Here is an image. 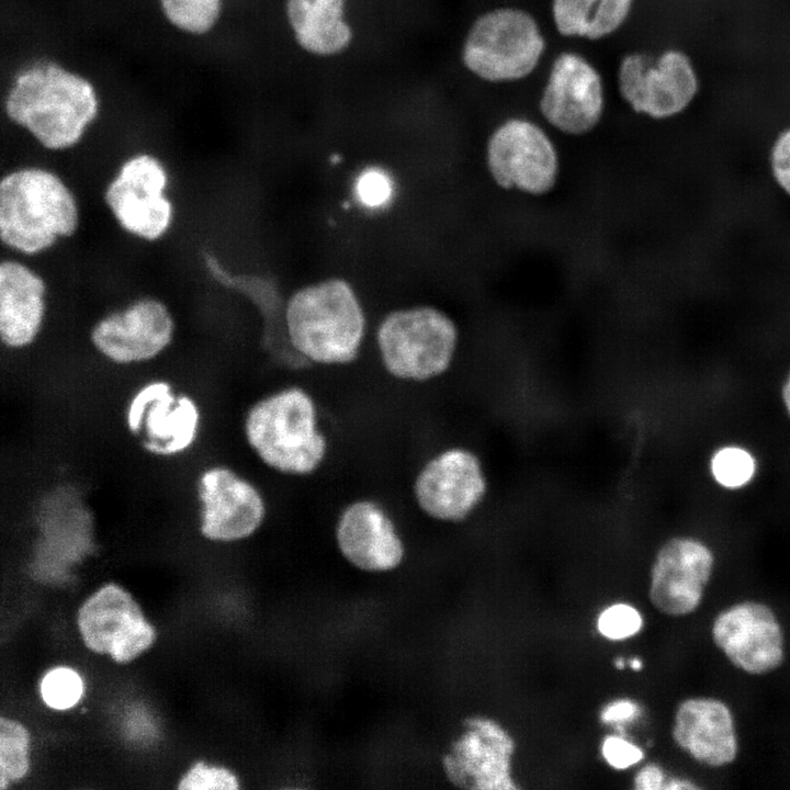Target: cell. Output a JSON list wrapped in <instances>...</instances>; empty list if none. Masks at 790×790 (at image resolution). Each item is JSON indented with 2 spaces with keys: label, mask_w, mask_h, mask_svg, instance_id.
<instances>
[{
  "label": "cell",
  "mask_w": 790,
  "mask_h": 790,
  "mask_svg": "<svg viewBox=\"0 0 790 790\" xmlns=\"http://www.w3.org/2000/svg\"><path fill=\"white\" fill-rule=\"evenodd\" d=\"M78 195L52 167L25 163L8 168L0 179V241L25 259L43 256L81 228Z\"/></svg>",
  "instance_id": "cell-1"
},
{
  "label": "cell",
  "mask_w": 790,
  "mask_h": 790,
  "mask_svg": "<svg viewBox=\"0 0 790 790\" xmlns=\"http://www.w3.org/2000/svg\"><path fill=\"white\" fill-rule=\"evenodd\" d=\"M241 431L256 460L282 476H312L330 453L317 399L300 384L280 386L255 398L244 413Z\"/></svg>",
  "instance_id": "cell-2"
},
{
  "label": "cell",
  "mask_w": 790,
  "mask_h": 790,
  "mask_svg": "<svg viewBox=\"0 0 790 790\" xmlns=\"http://www.w3.org/2000/svg\"><path fill=\"white\" fill-rule=\"evenodd\" d=\"M98 110L92 84L55 64L20 74L5 101L8 117L49 151L76 147Z\"/></svg>",
  "instance_id": "cell-3"
},
{
  "label": "cell",
  "mask_w": 790,
  "mask_h": 790,
  "mask_svg": "<svg viewBox=\"0 0 790 790\" xmlns=\"http://www.w3.org/2000/svg\"><path fill=\"white\" fill-rule=\"evenodd\" d=\"M284 320L289 346L305 362L341 368L360 356L365 317L352 287L343 280H326L294 293Z\"/></svg>",
  "instance_id": "cell-4"
},
{
  "label": "cell",
  "mask_w": 790,
  "mask_h": 790,
  "mask_svg": "<svg viewBox=\"0 0 790 790\" xmlns=\"http://www.w3.org/2000/svg\"><path fill=\"white\" fill-rule=\"evenodd\" d=\"M546 48L537 16L526 8L504 4L473 20L462 43L461 61L483 82L514 83L537 71Z\"/></svg>",
  "instance_id": "cell-5"
},
{
  "label": "cell",
  "mask_w": 790,
  "mask_h": 790,
  "mask_svg": "<svg viewBox=\"0 0 790 790\" xmlns=\"http://www.w3.org/2000/svg\"><path fill=\"white\" fill-rule=\"evenodd\" d=\"M375 342L388 379L420 385L449 371L458 350L459 329L443 311L418 306L387 314L376 329Z\"/></svg>",
  "instance_id": "cell-6"
},
{
  "label": "cell",
  "mask_w": 790,
  "mask_h": 790,
  "mask_svg": "<svg viewBox=\"0 0 790 790\" xmlns=\"http://www.w3.org/2000/svg\"><path fill=\"white\" fill-rule=\"evenodd\" d=\"M102 202L115 225L143 244H157L172 230L177 207L169 167L157 155L137 151L125 157L108 178Z\"/></svg>",
  "instance_id": "cell-7"
},
{
  "label": "cell",
  "mask_w": 790,
  "mask_h": 790,
  "mask_svg": "<svg viewBox=\"0 0 790 790\" xmlns=\"http://www.w3.org/2000/svg\"><path fill=\"white\" fill-rule=\"evenodd\" d=\"M616 78L624 104L633 113L658 122L685 113L700 89L691 57L676 47L657 53H624L618 61Z\"/></svg>",
  "instance_id": "cell-8"
},
{
  "label": "cell",
  "mask_w": 790,
  "mask_h": 790,
  "mask_svg": "<svg viewBox=\"0 0 790 790\" xmlns=\"http://www.w3.org/2000/svg\"><path fill=\"white\" fill-rule=\"evenodd\" d=\"M203 411L196 398L168 379L151 377L135 387L123 409V426L140 450L154 458L187 453L199 439Z\"/></svg>",
  "instance_id": "cell-9"
},
{
  "label": "cell",
  "mask_w": 790,
  "mask_h": 790,
  "mask_svg": "<svg viewBox=\"0 0 790 790\" xmlns=\"http://www.w3.org/2000/svg\"><path fill=\"white\" fill-rule=\"evenodd\" d=\"M485 165L498 188L531 196L553 191L561 173V158L552 136L524 115H510L490 131Z\"/></svg>",
  "instance_id": "cell-10"
},
{
  "label": "cell",
  "mask_w": 790,
  "mask_h": 790,
  "mask_svg": "<svg viewBox=\"0 0 790 790\" xmlns=\"http://www.w3.org/2000/svg\"><path fill=\"white\" fill-rule=\"evenodd\" d=\"M178 323L163 298L144 294L114 307L92 323L91 348L116 366H135L160 358L173 345Z\"/></svg>",
  "instance_id": "cell-11"
},
{
  "label": "cell",
  "mask_w": 790,
  "mask_h": 790,
  "mask_svg": "<svg viewBox=\"0 0 790 790\" xmlns=\"http://www.w3.org/2000/svg\"><path fill=\"white\" fill-rule=\"evenodd\" d=\"M488 482L479 456L471 449L451 445L422 461L413 474L410 495L419 512L433 521H465L486 497Z\"/></svg>",
  "instance_id": "cell-12"
},
{
  "label": "cell",
  "mask_w": 790,
  "mask_h": 790,
  "mask_svg": "<svg viewBox=\"0 0 790 790\" xmlns=\"http://www.w3.org/2000/svg\"><path fill=\"white\" fill-rule=\"evenodd\" d=\"M198 527L208 541L234 543L258 533L269 516L262 489L226 463L204 466L195 478Z\"/></svg>",
  "instance_id": "cell-13"
},
{
  "label": "cell",
  "mask_w": 790,
  "mask_h": 790,
  "mask_svg": "<svg viewBox=\"0 0 790 790\" xmlns=\"http://www.w3.org/2000/svg\"><path fill=\"white\" fill-rule=\"evenodd\" d=\"M606 106V84L599 68L580 52L556 54L538 99L543 121L561 134L580 137L598 127Z\"/></svg>",
  "instance_id": "cell-14"
},
{
  "label": "cell",
  "mask_w": 790,
  "mask_h": 790,
  "mask_svg": "<svg viewBox=\"0 0 790 790\" xmlns=\"http://www.w3.org/2000/svg\"><path fill=\"white\" fill-rule=\"evenodd\" d=\"M712 643L737 670L764 676L786 659V637L776 611L757 599L736 601L720 610L711 622Z\"/></svg>",
  "instance_id": "cell-15"
},
{
  "label": "cell",
  "mask_w": 790,
  "mask_h": 790,
  "mask_svg": "<svg viewBox=\"0 0 790 790\" xmlns=\"http://www.w3.org/2000/svg\"><path fill=\"white\" fill-rule=\"evenodd\" d=\"M715 566L713 550L691 535L667 539L655 553L648 599L661 613L681 618L701 606Z\"/></svg>",
  "instance_id": "cell-16"
},
{
  "label": "cell",
  "mask_w": 790,
  "mask_h": 790,
  "mask_svg": "<svg viewBox=\"0 0 790 790\" xmlns=\"http://www.w3.org/2000/svg\"><path fill=\"white\" fill-rule=\"evenodd\" d=\"M334 541L342 558L363 572L394 571L406 555L395 517L382 500L371 496L354 497L342 505L334 520Z\"/></svg>",
  "instance_id": "cell-17"
},
{
  "label": "cell",
  "mask_w": 790,
  "mask_h": 790,
  "mask_svg": "<svg viewBox=\"0 0 790 790\" xmlns=\"http://www.w3.org/2000/svg\"><path fill=\"white\" fill-rule=\"evenodd\" d=\"M515 742L493 719H465L461 734L448 748L442 767L448 780L467 790H515L511 776Z\"/></svg>",
  "instance_id": "cell-18"
},
{
  "label": "cell",
  "mask_w": 790,
  "mask_h": 790,
  "mask_svg": "<svg viewBox=\"0 0 790 790\" xmlns=\"http://www.w3.org/2000/svg\"><path fill=\"white\" fill-rule=\"evenodd\" d=\"M78 625L88 648L110 654L121 664L148 650L156 639L133 597L116 584L101 587L78 611Z\"/></svg>",
  "instance_id": "cell-19"
},
{
  "label": "cell",
  "mask_w": 790,
  "mask_h": 790,
  "mask_svg": "<svg viewBox=\"0 0 790 790\" xmlns=\"http://www.w3.org/2000/svg\"><path fill=\"white\" fill-rule=\"evenodd\" d=\"M675 745L695 763L711 769L732 765L740 741L731 707L714 696H691L678 702L670 730Z\"/></svg>",
  "instance_id": "cell-20"
},
{
  "label": "cell",
  "mask_w": 790,
  "mask_h": 790,
  "mask_svg": "<svg viewBox=\"0 0 790 790\" xmlns=\"http://www.w3.org/2000/svg\"><path fill=\"white\" fill-rule=\"evenodd\" d=\"M48 283L27 259L9 253L0 261V341L23 351L41 336L48 314Z\"/></svg>",
  "instance_id": "cell-21"
},
{
  "label": "cell",
  "mask_w": 790,
  "mask_h": 790,
  "mask_svg": "<svg viewBox=\"0 0 790 790\" xmlns=\"http://www.w3.org/2000/svg\"><path fill=\"white\" fill-rule=\"evenodd\" d=\"M635 0H551L550 14L560 36L599 42L627 24Z\"/></svg>",
  "instance_id": "cell-22"
},
{
  "label": "cell",
  "mask_w": 790,
  "mask_h": 790,
  "mask_svg": "<svg viewBox=\"0 0 790 790\" xmlns=\"http://www.w3.org/2000/svg\"><path fill=\"white\" fill-rule=\"evenodd\" d=\"M345 0H287L286 13L298 44L317 55L343 50L351 30L343 20Z\"/></svg>",
  "instance_id": "cell-23"
},
{
  "label": "cell",
  "mask_w": 790,
  "mask_h": 790,
  "mask_svg": "<svg viewBox=\"0 0 790 790\" xmlns=\"http://www.w3.org/2000/svg\"><path fill=\"white\" fill-rule=\"evenodd\" d=\"M29 733L19 722L0 719V789L23 778L29 770Z\"/></svg>",
  "instance_id": "cell-24"
},
{
  "label": "cell",
  "mask_w": 790,
  "mask_h": 790,
  "mask_svg": "<svg viewBox=\"0 0 790 790\" xmlns=\"http://www.w3.org/2000/svg\"><path fill=\"white\" fill-rule=\"evenodd\" d=\"M757 461L744 447L729 444L715 450L710 459V472L713 479L727 489H738L755 477Z\"/></svg>",
  "instance_id": "cell-25"
},
{
  "label": "cell",
  "mask_w": 790,
  "mask_h": 790,
  "mask_svg": "<svg viewBox=\"0 0 790 790\" xmlns=\"http://www.w3.org/2000/svg\"><path fill=\"white\" fill-rule=\"evenodd\" d=\"M222 0H160L167 19L189 33L202 34L215 24Z\"/></svg>",
  "instance_id": "cell-26"
},
{
  "label": "cell",
  "mask_w": 790,
  "mask_h": 790,
  "mask_svg": "<svg viewBox=\"0 0 790 790\" xmlns=\"http://www.w3.org/2000/svg\"><path fill=\"white\" fill-rule=\"evenodd\" d=\"M83 692L80 676L71 668L57 667L49 670L41 682L44 702L56 710L75 706Z\"/></svg>",
  "instance_id": "cell-27"
},
{
  "label": "cell",
  "mask_w": 790,
  "mask_h": 790,
  "mask_svg": "<svg viewBox=\"0 0 790 790\" xmlns=\"http://www.w3.org/2000/svg\"><path fill=\"white\" fill-rule=\"evenodd\" d=\"M642 627V614L628 603L612 605L605 609L598 618L599 632L610 640L631 637L639 633Z\"/></svg>",
  "instance_id": "cell-28"
},
{
  "label": "cell",
  "mask_w": 790,
  "mask_h": 790,
  "mask_svg": "<svg viewBox=\"0 0 790 790\" xmlns=\"http://www.w3.org/2000/svg\"><path fill=\"white\" fill-rule=\"evenodd\" d=\"M766 161L774 187L790 201V124L782 127L772 138Z\"/></svg>",
  "instance_id": "cell-29"
},
{
  "label": "cell",
  "mask_w": 790,
  "mask_h": 790,
  "mask_svg": "<svg viewBox=\"0 0 790 790\" xmlns=\"http://www.w3.org/2000/svg\"><path fill=\"white\" fill-rule=\"evenodd\" d=\"M181 790H236L239 788L237 777L228 769L195 764L181 779Z\"/></svg>",
  "instance_id": "cell-30"
},
{
  "label": "cell",
  "mask_w": 790,
  "mask_h": 790,
  "mask_svg": "<svg viewBox=\"0 0 790 790\" xmlns=\"http://www.w3.org/2000/svg\"><path fill=\"white\" fill-rule=\"evenodd\" d=\"M393 183L382 169L371 167L361 172L356 182V194L364 206L380 207L390 201Z\"/></svg>",
  "instance_id": "cell-31"
},
{
  "label": "cell",
  "mask_w": 790,
  "mask_h": 790,
  "mask_svg": "<svg viewBox=\"0 0 790 790\" xmlns=\"http://www.w3.org/2000/svg\"><path fill=\"white\" fill-rule=\"evenodd\" d=\"M602 755L616 769H627L644 758L642 748L619 736H608L603 741Z\"/></svg>",
  "instance_id": "cell-32"
},
{
  "label": "cell",
  "mask_w": 790,
  "mask_h": 790,
  "mask_svg": "<svg viewBox=\"0 0 790 790\" xmlns=\"http://www.w3.org/2000/svg\"><path fill=\"white\" fill-rule=\"evenodd\" d=\"M640 712V707L633 700L619 699L608 703L600 713L603 723H621L635 718Z\"/></svg>",
  "instance_id": "cell-33"
},
{
  "label": "cell",
  "mask_w": 790,
  "mask_h": 790,
  "mask_svg": "<svg viewBox=\"0 0 790 790\" xmlns=\"http://www.w3.org/2000/svg\"><path fill=\"white\" fill-rule=\"evenodd\" d=\"M666 780L667 778L661 766L651 763L637 771L633 787L637 790H658L664 789Z\"/></svg>",
  "instance_id": "cell-34"
},
{
  "label": "cell",
  "mask_w": 790,
  "mask_h": 790,
  "mask_svg": "<svg viewBox=\"0 0 790 790\" xmlns=\"http://www.w3.org/2000/svg\"><path fill=\"white\" fill-rule=\"evenodd\" d=\"M665 790H692V789H700V786L696 785L689 779L686 778H669L666 780Z\"/></svg>",
  "instance_id": "cell-35"
},
{
  "label": "cell",
  "mask_w": 790,
  "mask_h": 790,
  "mask_svg": "<svg viewBox=\"0 0 790 790\" xmlns=\"http://www.w3.org/2000/svg\"><path fill=\"white\" fill-rule=\"evenodd\" d=\"M781 399L787 415L790 418V370L781 385Z\"/></svg>",
  "instance_id": "cell-36"
},
{
  "label": "cell",
  "mask_w": 790,
  "mask_h": 790,
  "mask_svg": "<svg viewBox=\"0 0 790 790\" xmlns=\"http://www.w3.org/2000/svg\"><path fill=\"white\" fill-rule=\"evenodd\" d=\"M630 665H631V668L634 669V670H639V669L642 668V662H641L640 659H637V658H633V659L631 661V664H630Z\"/></svg>",
  "instance_id": "cell-37"
}]
</instances>
